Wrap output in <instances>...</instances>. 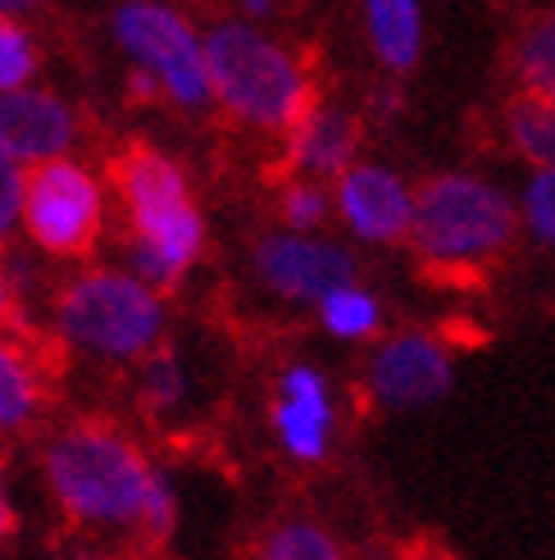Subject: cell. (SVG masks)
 Segmentation results:
<instances>
[{"mask_svg":"<svg viewBox=\"0 0 555 560\" xmlns=\"http://www.w3.org/2000/svg\"><path fill=\"white\" fill-rule=\"evenodd\" d=\"M315 319H319V328L328 332L332 342L359 347V342L382 338L387 311H382V301H378L374 288H365L359 278H351V283L332 288L323 301H315Z\"/></svg>","mask_w":555,"mask_h":560,"instance_id":"e0dca14e","label":"cell"},{"mask_svg":"<svg viewBox=\"0 0 555 560\" xmlns=\"http://www.w3.org/2000/svg\"><path fill=\"white\" fill-rule=\"evenodd\" d=\"M405 119V92L397 82H378V88L365 96V109H359V124L369 128H397Z\"/></svg>","mask_w":555,"mask_h":560,"instance_id":"d4e9b609","label":"cell"},{"mask_svg":"<svg viewBox=\"0 0 555 560\" xmlns=\"http://www.w3.org/2000/svg\"><path fill=\"white\" fill-rule=\"evenodd\" d=\"M109 33H115L128 69L146 73L160 88V101L187 109V115H201L214 105L205 78V42L178 5H169V0H119L109 14Z\"/></svg>","mask_w":555,"mask_h":560,"instance_id":"8992f818","label":"cell"},{"mask_svg":"<svg viewBox=\"0 0 555 560\" xmlns=\"http://www.w3.org/2000/svg\"><path fill=\"white\" fill-rule=\"evenodd\" d=\"M50 311L55 338L109 365H137L164 342V292L146 288L128 269H87L69 278Z\"/></svg>","mask_w":555,"mask_h":560,"instance_id":"5b68a950","label":"cell"},{"mask_svg":"<svg viewBox=\"0 0 555 560\" xmlns=\"http://www.w3.org/2000/svg\"><path fill=\"white\" fill-rule=\"evenodd\" d=\"M515 78L523 92L555 96V0L523 19L515 37Z\"/></svg>","mask_w":555,"mask_h":560,"instance_id":"ac0fdd59","label":"cell"},{"mask_svg":"<svg viewBox=\"0 0 555 560\" xmlns=\"http://www.w3.org/2000/svg\"><path fill=\"white\" fill-rule=\"evenodd\" d=\"M19 214L46 256L78 260L92 256L101 229H105V191L92 170L78 160H37L23 174V201Z\"/></svg>","mask_w":555,"mask_h":560,"instance_id":"52a82bcc","label":"cell"},{"mask_svg":"<svg viewBox=\"0 0 555 560\" xmlns=\"http://www.w3.org/2000/svg\"><path fill=\"white\" fill-rule=\"evenodd\" d=\"M174 528H178V492L164 474H155V483L146 492V506H142V520H137V538H142L146 547H164L174 538Z\"/></svg>","mask_w":555,"mask_h":560,"instance_id":"cb8c5ba5","label":"cell"},{"mask_svg":"<svg viewBox=\"0 0 555 560\" xmlns=\"http://www.w3.org/2000/svg\"><path fill=\"white\" fill-rule=\"evenodd\" d=\"M519 242L515 196L483 174L447 170L414 187L410 237L414 256L433 269H483L496 265Z\"/></svg>","mask_w":555,"mask_h":560,"instance_id":"277c9868","label":"cell"},{"mask_svg":"<svg viewBox=\"0 0 555 560\" xmlns=\"http://www.w3.org/2000/svg\"><path fill=\"white\" fill-rule=\"evenodd\" d=\"M501 137L523 170L555 164V96L519 88L501 109Z\"/></svg>","mask_w":555,"mask_h":560,"instance_id":"2e32d148","label":"cell"},{"mask_svg":"<svg viewBox=\"0 0 555 560\" xmlns=\"http://www.w3.org/2000/svg\"><path fill=\"white\" fill-rule=\"evenodd\" d=\"M14 538V506H10V488H5V460H0V551Z\"/></svg>","mask_w":555,"mask_h":560,"instance_id":"83f0119b","label":"cell"},{"mask_svg":"<svg viewBox=\"0 0 555 560\" xmlns=\"http://www.w3.org/2000/svg\"><path fill=\"white\" fill-rule=\"evenodd\" d=\"M332 223H342L351 242L365 246H401L410 237L414 183L382 160H355L328 183Z\"/></svg>","mask_w":555,"mask_h":560,"instance_id":"30bf717a","label":"cell"},{"mask_svg":"<svg viewBox=\"0 0 555 560\" xmlns=\"http://www.w3.org/2000/svg\"><path fill=\"white\" fill-rule=\"evenodd\" d=\"M78 560H128V556H78Z\"/></svg>","mask_w":555,"mask_h":560,"instance_id":"4dcf8cb0","label":"cell"},{"mask_svg":"<svg viewBox=\"0 0 555 560\" xmlns=\"http://www.w3.org/2000/svg\"><path fill=\"white\" fill-rule=\"evenodd\" d=\"M251 560H346V551L319 520L296 515V520L273 524L269 534L260 538Z\"/></svg>","mask_w":555,"mask_h":560,"instance_id":"ffe728a7","label":"cell"},{"mask_svg":"<svg viewBox=\"0 0 555 560\" xmlns=\"http://www.w3.org/2000/svg\"><path fill=\"white\" fill-rule=\"evenodd\" d=\"M78 115L46 88H14L0 92V155L14 164H37L73 151Z\"/></svg>","mask_w":555,"mask_h":560,"instance_id":"7c38bea8","label":"cell"},{"mask_svg":"<svg viewBox=\"0 0 555 560\" xmlns=\"http://www.w3.org/2000/svg\"><path fill=\"white\" fill-rule=\"evenodd\" d=\"M359 147H365V124H359V115H351L342 105L315 101L283 132V170L296 178L332 183L346 164L359 160Z\"/></svg>","mask_w":555,"mask_h":560,"instance_id":"4fadbf2b","label":"cell"},{"mask_svg":"<svg viewBox=\"0 0 555 560\" xmlns=\"http://www.w3.org/2000/svg\"><path fill=\"white\" fill-rule=\"evenodd\" d=\"M359 27H365L369 55L392 78H405L424 65L428 50L424 0H359Z\"/></svg>","mask_w":555,"mask_h":560,"instance_id":"5bb4252c","label":"cell"},{"mask_svg":"<svg viewBox=\"0 0 555 560\" xmlns=\"http://www.w3.org/2000/svg\"><path fill=\"white\" fill-rule=\"evenodd\" d=\"M278 223L292 233H323L332 223V191L319 178H296L278 187Z\"/></svg>","mask_w":555,"mask_h":560,"instance_id":"44dd1931","label":"cell"},{"mask_svg":"<svg viewBox=\"0 0 555 560\" xmlns=\"http://www.w3.org/2000/svg\"><path fill=\"white\" fill-rule=\"evenodd\" d=\"M37 65H42L37 42L27 37L14 19H0V92L23 88V82L37 73Z\"/></svg>","mask_w":555,"mask_h":560,"instance_id":"603a6c76","label":"cell"},{"mask_svg":"<svg viewBox=\"0 0 555 560\" xmlns=\"http://www.w3.org/2000/svg\"><path fill=\"white\" fill-rule=\"evenodd\" d=\"M42 5L46 0H0V19H23V14H33Z\"/></svg>","mask_w":555,"mask_h":560,"instance_id":"f546056e","label":"cell"},{"mask_svg":"<svg viewBox=\"0 0 555 560\" xmlns=\"http://www.w3.org/2000/svg\"><path fill=\"white\" fill-rule=\"evenodd\" d=\"M137 397H142V406L151 415H178L187 406L191 378H187L182 355L169 342L151 347L142 360H137Z\"/></svg>","mask_w":555,"mask_h":560,"instance_id":"d6986e66","label":"cell"},{"mask_svg":"<svg viewBox=\"0 0 555 560\" xmlns=\"http://www.w3.org/2000/svg\"><path fill=\"white\" fill-rule=\"evenodd\" d=\"M42 365H37V342L27 338H5L0 332V433H23L33 429V419L46 406L42 387Z\"/></svg>","mask_w":555,"mask_h":560,"instance_id":"9a60e30c","label":"cell"},{"mask_svg":"<svg viewBox=\"0 0 555 560\" xmlns=\"http://www.w3.org/2000/svg\"><path fill=\"white\" fill-rule=\"evenodd\" d=\"M456 387L451 347L424 328H401L374 338L365 360V397L387 415H414L447 401Z\"/></svg>","mask_w":555,"mask_h":560,"instance_id":"ba28073f","label":"cell"},{"mask_svg":"<svg viewBox=\"0 0 555 560\" xmlns=\"http://www.w3.org/2000/svg\"><path fill=\"white\" fill-rule=\"evenodd\" d=\"M0 328H10V332H19V338H27V342H37V328L23 319V311H19V301H14V292H10V278H5V265H0Z\"/></svg>","mask_w":555,"mask_h":560,"instance_id":"4316f807","label":"cell"},{"mask_svg":"<svg viewBox=\"0 0 555 560\" xmlns=\"http://www.w3.org/2000/svg\"><path fill=\"white\" fill-rule=\"evenodd\" d=\"M424 560H451V556H424Z\"/></svg>","mask_w":555,"mask_h":560,"instance_id":"1f68e13d","label":"cell"},{"mask_svg":"<svg viewBox=\"0 0 555 560\" xmlns=\"http://www.w3.org/2000/svg\"><path fill=\"white\" fill-rule=\"evenodd\" d=\"M46 488L60 511L82 528H132L142 520L155 465L137 452V442L105 419H78L46 442Z\"/></svg>","mask_w":555,"mask_h":560,"instance_id":"3957f363","label":"cell"},{"mask_svg":"<svg viewBox=\"0 0 555 560\" xmlns=\"http://www.w3.org/2000/svg\"><path fill=\"white\" fill-rule=\"evenodd\" d=\"M115 191L128 214V273L155 292H174L205 256V214L182 164L146 142L115 155Z\"/></svg>","mask_w":555,"mask_h":560,"instance_id":"6da1fadb","label":"cell"},{"mask_svg":"<svg viewBox=\"0 0 555 560\" xmlns=\"http://www.w3.org/2000/svg\"><path fill=\"white\" fill-rule=\"evenodd\" d=\"M269 429L278 452L296 465H323L332 456V438H338V392L332 378L310 365V360H292L278 374Z\"/></svg>","mask_w":555,"mask_h":560,"instance_id":"8fae6325","label":"cell"},{"mask_svg":"<svg viewBox=\"0 0 555 560\" xmlns=\"http://www.w3.org/2000/svg\"><path fill=\"white\" fill-rule=\"evenodd\" d=\"M201 42L210 101L241 128L283 137L319 101L305 60L273 33H264L260 23L224 19L210 33H201Z\"/></svg>","mask_w":555,"mask_h":560,"instance_id":"7a4b0ae2","label":"cell"},{"mask_svg":"<svg viewBox=\"0 0 555 560\" xmlns=\"http://www.w3.org/2000/svg\"><path fill=\"white\" fill-rule=\"evenodd\" d=\"M251 269H256V283L269 296L287 305H310V311L332 288L359 278L355 250L346 242L328 233H292V229L264 233L251 250Z\"/></svg>","mask_w":555,"mask_h":560,"instance_id":"9c48e42d","label":"cell"},{"mask_svg":"<svg viewBox=\"0 0 555 560\" xmlns=\"http://www.w3.org/2000/svg\"><path fill=\"white\" fill-rule=\"evenodd\" d=\"M515 210H519V233L538 242L542 250H555V164L529 170V183L515 196Z\"/></svg>","mask_w":555,"mask_h":560,"instance_id":"7402d4cb","label":"cell"},{"mask_svg":"<svg viewBox=\"0 0 555 560\" xmlns=\"http://www.w3.org/2000/svg\"><path fill=\"white\" fill-rule=\"evenodd\" d=\"M237 14L246 19V23H269L273 14H278V0H237Z\"/></svg>","mask_w":555,"mask_h":560,"instance_id":"f1b7e54d","label":"cell"},{"mask_svg":"<svg viewBox=\"0 0 555 560\" xmlns=\"http://www.w3.org/2000/svg\"><path fill=\"white\" fill-rule=\"evenodd\" d=\"M19 201H23V174L14 160L0 155V246H5L14 219H19Z\"/></svg>","mask_w":555,"mask_h":560,"instance_id":"484cf974","label":"cell"}]
</instances>
